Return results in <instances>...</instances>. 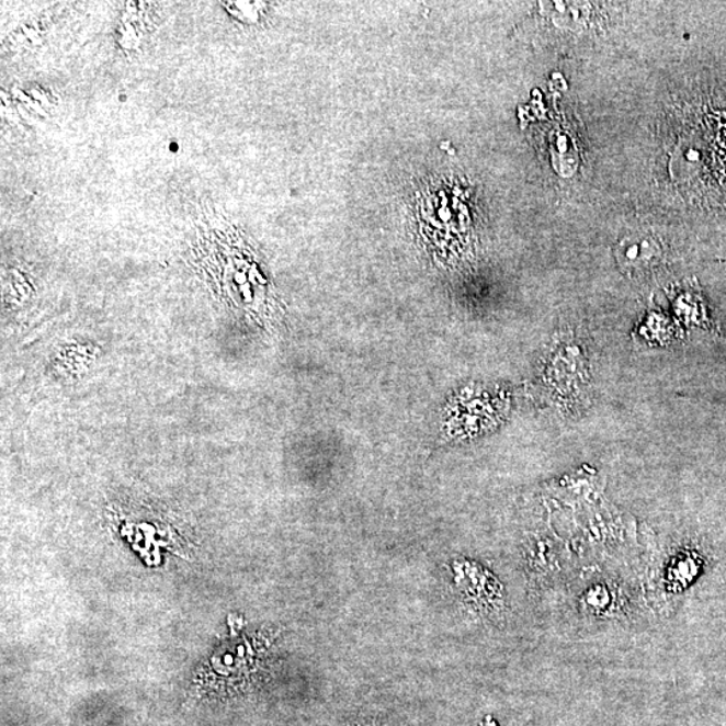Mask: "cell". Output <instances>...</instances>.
<instances>
[]
</instances>
